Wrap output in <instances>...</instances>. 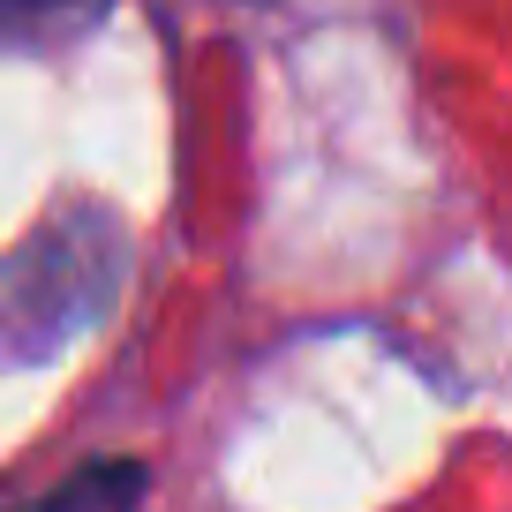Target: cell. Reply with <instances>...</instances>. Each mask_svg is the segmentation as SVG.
<instances>
[{
	"label": "cell",
	"mask_w": 512,
	"mask_h": 512,
	"mask_svg": "<svg viewBox=\"0 0 512 512\" xmlns=\"http://www.w3.org/2000/svg\"><path fill=\"white\" fill-rule=\"evenodd\" d=\"M113 0H0V38L46 46V38H83Z\"/></svg>",
	"instance_id": "6da1fadb"
}]
</instances>
